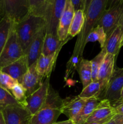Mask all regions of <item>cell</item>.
Instances as JSON below:
<instances>
[{
    "label": "cell",
    "mask_w": 123,
    "mask_h": 124,
    "mask_svg": "<svg viewBox=\"0 0 123 124\" xmlns=\"http://www.w3.org/2000/svg\"><path fill=\"white\" fill-rule=\"evenodd\" d=\"M108 0H92L84 16V26L76 41L75 46L71 56L82 59L86 45V41L89 33L96 26L99 20L107 8Z\"/></svg>",
    "instance_id": "1"
},
{
    "label": "cell",
    "mask_w": 123,
    "mask_h": 124,
    "mask_svg": "<svg viewBox=\"0 0 123 124\" xmlns=\"http://www.w3.org/2000/svg\"><path fill=\"white\" fill-rule=\"evenodd\" d=\"M63 99L51 86L45 102L41 109L31 116L29 124H54L62 114Z\"/></svg>",
    "instance_id": "2"
},
{
    "label": "cell",
    "mask_w": 123,
    "mask_h": 124,
    "mask_svg": "<svg viewBox=\"0 0 123 124\" xmlns=\"http://www.w3.org/2000/svg\"><path fill=\"white\" fill-rule=\"evenodd\" d=\"M45 25V21L42 17L30 13L19 23H14V29L24 54L35 35Z\"/></svg>",
    "instance_id": "3"
},
{
    "label": "cell",
    "mask_w": 123,
    "mask_h": 124,
    "mask_svg": "<svg viewBox=\"0 0 123 124\" xmlns=\"http://www.w3.org/2000/svg\"><path fill=\"white\" fill-rule=\"evenodd\" d=\"M25 55L18 40L13 23L7 42L0 54V68L4 67Z\"/></svg>",
    "instance_id": "4"
},
{
    "label": "cell",
    "mask_w": 123,
    "mask_h": 124,
    "mask_svg": "<svg viewBox=\"0 0 123 124\" xmlns=\"http://www.w3.org/2000/svg\"><path fill=\"white\" fill-rule=\"evenodd\" d=\"M67 0H49L46 7L43 19L47 27V33L57 35L59 21L63 14Z\"/></svg>",
    "instance_id": "5"
},
{
    "label": "cell",
    "mask_w": 123,
    "mask_h": 124,
    "mask_svg": "<svg viewBox=\"0 0 123 124\" xmlns=\"http://www.w3.org/2000/svg\"><path fill=\"white\" fill-rule=\"evenodd\" d=\"M0 10L4 16L18 23L29 13L28 0H0Z\"/></svg>",
    "instance_id": "6"
},
{
    "label": "cell",
    "mask_w": 123,
    "mask_h": 124,
    "mask_svg": "<svg viewBox=\"0 0 123 124\" xmlns=\"http://www.w3.org/2000/svg\"><path fill=\"white\" fill-rule=\"evenodd\" d=\"M6 124H29L31 114L21 104L0 106Z\"/></svg>",
    "instance_id": "7"
},
{
    "label": "cell",
    "mask_w": 123,
    "mask_h": 124,
    "mask_svg": "<svg viewBox=\"0 0 123 124\" xmlns=\"http://www.w3.org/2000/svg\"><path fill=\"white\" fill-rule=\"evenodd\" d=\"M123 87V68L115 69L104 93L102 99L108 100L112 105L121 101Z\"/></svg>",
    "instance_id": "8"
},
{
    "label": "cell",
    "mask_w": 123,
    "mask_h": 124,
    "mask_svg": "<svg viewBox=\"0 0 123 124\" xmlns=\"http://www.w3.org/2000/svg\"><path fill=\"white\" fill-rule=\"evenodd\" d=\"M123 12V2L110 8H107L102 14L96 25L102 27L107 38L119 25Z\"/></svg>",
    "instance_id": "9"
},
{
    "label": "cell",
    "mask_w": 123,
    "mask_h": 124,
    "mask_svg": "<svg viewBox=\"0 0 123 124\" xmlns=\"http://www.w3.org/2000/svg\"><path fill=\"white\" fill-rule=\"evenodd\" d=\"M49 78H46L42 85L34 93L27 96L22 105L30 112L31 115L36 114L42 108L45 102L49 88Z\"/></svg>",
    "instance_id": "10"
},
{
    "label": "cell",
    "mask_w": 123,
    "mask_h": 124,
    "mask_svg": "<svg viewBox=\"0 0 123 124\" xmlns=\"http://www.w3.org/2000/svg\"><path fill=\"white\" fill-rule=\"evenodd\" d=\"M46 33H47V27L46 25H45L36 33L30 43V46L28 47L25 54L27 58L28 67L31 66V65L36 62L37 59L42 54V47H43V41Z\"/></svg>",
    "instance_id": "11"
},
{
    "label": "cell",
    "mask_w": 123,
    "mask_h": 124,
    "mask_svg": "<svg viewBox=\"0 0 123 124\" xmlns=\"http://www.w3.org/2000/svg\"><path fill=\"white\" fill-rule=\"evenodd\" d=\"M75 10L70 0H67L65 10L59 21L57 29V36L61 41H65L68 38H71L68 36L69 30L72 23L74 15Z\"/></svg>",
    "instance_id": "12"
},
{
    "label": "cell",
    "mask_w": 123,
    "mask_h": 124,
    "mask_svg": "<svg viewBox=\"0 0 123 124\" xmlns=\"http://www.w3.org/2000/svg\"><path fill=\"white\" fill-rule=\"evenodd\" d=\"M36 64H33L29 67L27 72L23 77L21 84L26 90L27 96L37 90L40 88L43 83V78L42 76L39 75L36 69Z\"/></svg>",
    "instance_id": "13"
},
{
    "label": "cell",
    "mask_w": 123,
    "mask_h": 124,
    "mask_svg": "<svg viewBox=\"0 0 123 124\" xmlns=\"http://www.w3.org/2000/svg\"><path fill=\"white\" fill-rule=\"evenodd\" d=\"M28 68L27 58L26 55H24L14 62L1 69V71L10 75L18 83L21 84L23 77L27 72Z\"/></svg>",
    "instance_id": "14"
},
{
    "label": "cell",
    "mask_w": 123,
    "mask_h": 124,
    "mask_svg": "<svg viewBox=\"0 0 123 124\" xmlns=\"http://www.w3.org/2000/svg\"><path fill=\"white\" fill-rule=\"evenodd\" d=\"M86 100L87 99L81 98L79 96L63 99L61 107L62 113L66 115L68 119L73 121L80 112Z\"/></svg>",
    "instance_id": "15"
},
{
    "label": "cell",
    "mask_w": 123,
    "mask_h": 124,
    "mask_svg": "<svg viewBox=\"0 0 123 124\" xmlns=\"http://www.w3.org/2000/svg\"><path fill=\"white\" fill-rule=\"evenodd\" d=\"M116 115L114 107L107 99H102L94 112L91 114L86 122L102 121Z\"/></svg>",
    "instance_id": "16"
},
{
    "label": "cell",
    "mask_w": 123,
    "mask_h": 124,
    "mask_svg": "<svg viewBox=\"0 0 123 124\" xmlns=\"http://www.w3.org/2000/svg\"><path fill=\"white\" fill-rule=\"evenodd\" d=\"M116 56L107 53L100 66L98 74V80L107 87L115 68Z\"/></svg>",
    "instance_id": "17"
},
{
    "label": "cell",
    "mask_w": 123,
    "mask_h": 124,
    "mask_svg": "<svg viewBox=\"0 0 123 124\" xmlns=\"http://www.w3.org/2000/svg\"><path fill=\"white\" fill-rule=\"evenodd\" d=\"M59 52L60 51H57L56 53L48 56L41 54L36 64V69L39 75L43 78L50 77Z\"/></svg>",
    "instance_id": "18"
},
{
    "label": "cell",
    "mask_w": 123,
    "mask_h": 124,
    "mask_svg": "<svg viewBox=\"0 0 123 124\" xmlns=\"http://www.w3.org/2000/svg\"><path fill=\"white\" fill-rule=\"evenodd\" d=\"M68 41H61L57 35H54L46 33L42 47V54L45 56H48L60 51L62 46Z\"/></svg>",
    "instance_id": "19"
},
{
    "label": "cell",
    "mask_w": 123,
    "mask_h": 124,
    "mask_svg": "<svg viewBox=\"0 0 123 124\" xmlns=\"http://www.w3.org/2000/svg\"><path fill=\"white\" fill-rule=\"evenodd\" d=\"M101 101V99L96 97L87 99L80 112L73 120L75 124H83L85 123L87 119L99 105Z\"/></svg>",
    "instance_id": "20"
},
{
    "label": "cell",
    "mask_w": 123,
    "mask_h": 124,
    "mask_svg": "<svg viewBox=\"0 0 123 124\" xmlns=\"http://www.w3.org/2000/svg\"><path fill=\"white\" fill-rule=\"evenodd\" d=\"M122 40L123 35L121 30L120 27L118 26L106 40L104 48H106L107 53L113 54L116 57L121 47V44Z\"/></svg>",
    "instance_id": "21"
},
{
    "label": "cell",
    "mask_w": 123,
    "mask_h": 124,
    "mask_svg": "<svg viewBox=\"0 0 123 124\" xmlns=\"http://www.w3.org/2000/svg\"><path fill=\"white\" fill-rule=\"evenodd\" d=\"M106 88V87L100 81L92 82L87 87L83 88V90L78 96L85 99L96 97L102 100Z\"/></svg>",
    "instance_id": "22"
},
{
    "label": "cell",
    "mask_w": 123,
    "mask_h": 124,
    "mask_svg": "<svg viewBox=\"0 0 123 124\" xmlns=\"http://www.w3.org/2000/svg\"><path fill=\"white\" fill-rule=\"evenodd\" d=\"M77 70L83 85V88H85L92 82V65L90 61L82 58L77 66Z\"/></svg>",
    "instance_id": "23"
},
{
    "label": "cell",
    "mask_w": 123,
    "mask_h": 124,
    "mask_svg": "<svg viewBox=\"0 0 123 124\" xmlns=\"http://www.w3.org/2000/svg\"><path fill=\"white\" fill-rule=\"evenodd\" d=\"M84 21H85V16L83 10H78L75 11L73 19L69 30L68 36L73 38L76 35H79L84 26Z\"/></svg>",
    "instance_id": "24"
},
{
    "label": "cell",
    "mask_w": 123,
    "mask_h": 124,
    "mask_svg": "<svg viewBox=\"0 0 123 124\" xmlns=\"http://www.w3.org/2000/svg\"><path fill=\"white\" fill-rule=\"evenodd\" d=\"M13 23L10 19L5 16H3L0 21V54L7 42Z\"/></svg>",
    "instance_id": "25"
},
{
    "label": "cell",
    "mask_w": 123,
    "mask_h": 124,
    "mask_svg": "<svg viewBox=\"0 0 123 124\" xmlns=\"http://www.w3.org/2000/svg\"><path fill=\"white\" fill-rule=\"evenodd\" d=\"M106 40H107V36L102 27L100 25H96L88 35L86 41V44L88 42L98 41L100 43L101 48H103L106 44Z\"/></svg>",
    "instance_id": "26"
},
{
    "label": "cell",
    "mask_w": 123,
    "mask_h": 124,
    "mask_svg": "<svg viewBox=\"0 0 123 124\" xmlns=\"http://www.w3.org/2000/svg\"><path fill=\"white\" fill-rule=\"evenodd\" d=\"M49 1V0H28L30 13L43 18Z\"/></svg>",
    "instance_id": "27"
},
{
    "label": "cell",
    "mask_w": 123,
    "mask_h": 124,
    "mask_svg": "<svg viewBox=\"0 0 123 124\" xmlns=\"http://www.w3.org/2000/svg\"><path fill=\"white\" fill-rule=\"evenodd\" d=\"M107 54V51L104 47L101 49L100 53L95 57L93 59L90 61L92 65V82H95L98 80V74L99 69L102 64L105 56Z\"/></svg>",
    "instance_id": "28"
},
{
    "label": "cell",
    "mask_w": 123,
    "mask_h": 124,
    "mask_svg": "<svg viewBox=\"0 0 123 124\" xmlns=\"http://www.w3.org/2000/svg\"><path fill=\"white\" fill-rule=\"evenodd\" d=\"M14 99L20 104L22 105L27 98L26 90L21 84L18 83L10 91Z\"/></svg>",
    "instance_id": "29"
},
{
    "label": "cell",
    "mask_w": 123,
    "mask_h": 124,
    "mask_svg": "<svg viewBox=\"0 0 123 124\" xmlns=\"http://www.w3.org/2000/svg\"><path fill=\"white\" fill-rule=\"evenodd\" d=\"M0 104L2 105H16L19 103L16 100L10 92L0 86Z\"/></svg>",
    "instance_id": "30"
},
{
    "label": "cell",
    "mask_w": 123,
    "mask_h": 124,
    "mask_svg": "<svg viewBox=\"0 0 123 124\" xmlns=\"http://www.w3.org/2000/svg\"><path fill=\"white\" fill-rule=\"evenodd\" d=\"M18 83V81L11 77L10 75L5 73L1 72V74H0V86L1 87H3L4 88L10 92Z\"/></svg>",
    "instance_id": "31"
},
{
    "label": "cell",
    "mask_w": 123,
    "mask_h": 124,
    "mask_svg": "<svg viewBox=\"0 0 123 124\" xmlns=\"http://www.w3.org/2000/svg\"><path fill=\"white\" fill-rule=\"evenodd\" d=\"M75 11L83 10L84 8V0H70Z\"/></svg>",
    "instance_id": "32"
},
{
    "label": "cell",
    "mask_w": 123,
    "mask_h": 124,
    "mask_svg": "<svg viewBox=\"0 0 123 124\" xmlns=\"http://www.w3.org/2000/svg\"><path fill=\"white\" fill-rule=\"evenodd\" d=\"M123 120V116L116 114L109 121L105 124H121Z\"/></svg>",
    "instance_id": "33"
},
{
    "label": "cell",
    "mask_w": 123,
    "mask_h": 124,
    "mask_svg": "<svg viewBox=\"0 0 123 124\" xmlns=\"http://www.w3.org/2000/svg\"><path fill=\"white\" fill-rule=\"evenodd\" d=\"M112 106L114 107L116 114H118V115H122V116H123V101H121L113 104Z\"/></svg>",
    "instance_id": "34"
},
{
    "label": "cell",
    "mask_w": 123,
    "mask_h": 124,
    "mask_svg": "<svg viewBox=\"0 0 123 124\" xmlns=\"http://www.w3.org/2000/svg\"><path fill=\"white\" fill-rule=\"evenodd\" d=\"M121 2H123V0H108L106 9L114 7V6H116L117 4L121 3Z\"/></svg>",
    "instance_id": "35"
},
{
    "label": "cell",
    "mask_w": 123,
    "mask_h": 124,
    "mask_svg": "<svg viewBox=\"0 0 123 124\" xmlns=\"http://www.w3.org/2000/svg\"><path fill=\"white\" fill-rule=\"evenodd\" d=\"M113 117H109V118L105 119L102 120V121H96V122H85L83 124H105L106 123H107L108 121H109Z\"/></svg>",
    "instance_id": "36"
},
{
    "label": "cell",
    "mask_w": 123,
    "mask_h": 124,
    "mask_svg": "<svg viewBox=\"0 0 123 124\" xmlns=\"http://www.w3.org/2000/svg\"><path fill=\"white\" fill-rule=\"evenodd\" d=\"M92 0H84V8H83V12H84V14L85 15L87 9H88V7H89V4H90V2Z\"/></svg>",
    "instance_id": "37"
},
{
    "label": "cell",
    "mask_w": 123,
    "mask_h": 124,
    "mask_svg": "<svg viewBox=\"0 0 123 124\" xmlns=\"http://www.w3.org/2000/svg\"><path fill=\"white\" fill-rule=\"evenodd\" d=\"M54 124H75V123L72 120L68 119L67 121H62V122H56Z\"/></svg>",
    "instance_id": "38"
},
{
    "label": "cell",
    "mask_w": 123,
    "mask_h": 124,
    "mask_svg": "<svg viewBox=\"0 0 123 124\" xmlns=\"http://www.w3.org/2000/svg\"><path fill=\"white\" fill-rule=\"evenodd\" d=\"M118 26L120 27L121 30L122 35H123V14H122L121 18L120 21H119V25H118Z\"/></svg>",
    "instance_id": "39"
},
{
    "label": "cell",
    "mask_w": 123,
    "mask_h": 124,
    "mask_svg": "<svg viewBox=\"0 0 123 124\" xmlns=\"http://www.w3.org/2000/svg\"><path fill=\"white\" fill-rule=\"evenodd\" d=\"M0 124H6L3 115H2V111L1 110V109H0Z\"/></svg>",
    "instance_id": "40"
},
{
    "label": "cell",
    "mask_w": 123,
    "mask_h": 124,
    "mask_svg": "<svg viewBox=\"0 0 123 124\" xmlns=\"http://www.w3.org/2000/svg\"><path fill=\"white\" fill-rule=\"evenodd\" d=\"M121 100L123 101V87L122 88L121 92Z\"/></svg>",
    "instance_id": "41"
},
{
    "label": "cell",
    "mask_w": 123,
    "mask_h": 124,
    "mask_svg": "<svg viewBox=\"0 0 123 124\" xmlns=\"http://www.w3.org/2000/svg\"><path fill=\"white\" fill-rule=\"evenodd\" d=\"M3 15H2V13H1V10H0V21H1V19H2V18H3Z\"/></svg>",
    "instance_id": "42"
},
{
    "label": "cell",
    "mask_w": 123,
    "mask_h": 124,
    "mask_svg": "<svg viewBox=\"0 0 123 124\" xmlns=\"http://www.w3.org/2000/svg\"><path fill=\"white\" fill-rule=\"evenodd\" d=\"M121 46H123V41H122V42H121Z\"/></svg>",
    "instance_id": "43"
},
{
    "label": "cell",
    "mask_w": 123,
    "mask_h": 124,
    "mask_svg": "<svg viewBox=\"0 0 123 124\" xmlns=\"http://www.w3.org/2000/svg\"><path fill=\"white\" fill-rule=\"evenodd\" d=\"M1 68H0V74H1Z\"/></svg>",
    "instance_id": "44"
},
{
    "label": "cell",
    "mask_w": 123,
    "mask_h": 124,
    "mask_svg": "<svg viewBox=\"0 0 123 124\" xmlns=\"http://www.w3.org/2000/svg\"><path fill=\"white\" fill-rule=\"evenodd\" d=\"M121 124H123V122H122V123H121Z\"/></svg>",
    "instance_id": "45"
},
{
    "label": "cell",
    "mask_w": 123,
    "mask_h": 124,
    "mask_svg": "<svg viewBox=\"0 0 123 124\" xmlns=\"http://www.w3.org/2000/svg\"><path fill=\"white\" fill-rule=\"evenodd\" d=\"M0 106H1V104H0Z\"/></svg>",
    "instance_id": "46"
},
{
    "label": "cell",
    "mask_w": 123,
    "mask_h": 124,
    "mask_svg": "<svg viewBox=\"0 0 123 124\" xmlns=\"http://www.w3.org/2000/svg\"><path fill=\"white\" fill-rule=\"evenodd\" d=\"M123 40H122V41H123Z\"/></svg>",
    "instance_id": "47"
}]
</instances>
